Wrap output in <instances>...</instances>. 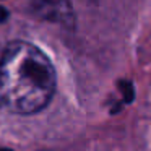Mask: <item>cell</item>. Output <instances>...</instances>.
Instances as JSON below:
<instances>
[{"label": "cell", "mask_w": 151, "mask_h": 151, "mask_svg": "<svg viewBox=\"0 0 151 151\" xmlns=\"http://www.w3.org/2000/svg\"><path fill=\"white\" fill-rule=\"evenodd\" d=\"M55 91V70L34 44L17 41L4 49L0 60V106L15 114L44 109Z\"/></svg>", "instance_id": "1"}, {"label": "cell", "mask_w": 151, "mask_h": 151, "mask_svg": "<svg viewBox=\"0 0 151 151\" xmlns=\"http://www.w3.org/2000/svg\"><path fill=\"white\" fill-rule=\"evenodd\" d=\"M34 13L42 20L68 24L73 20V10L68 0H31Z\"/></svg>", "instance_id": "2"}, {"label": "cell", "mask_w": 151, "mask_h": 151, "mask_svg": "<svg viewBox=\"0 0 151 151\" xmlns=\"http://www.w3.org/2000/svg\"><path fill=\"white\" fill-rule=\"evenodd\" d=\"M2 55H4V49L0 47V60H2Z\"/></svg>", "instance_id": "3"}, {"label": "cell", "mask_w": 151, "mask_h": 151, "mask_svg": "<svg viewBox=\"0 0 151 151\" xmlns=\"http://www.w3.org/2000/svg\"><path fill=\"white\" fill-rule=\"evenodd\" d=\"M4 151H8V150H4Z\"/></svg>", "instance_id": "4"}]
</instances>
